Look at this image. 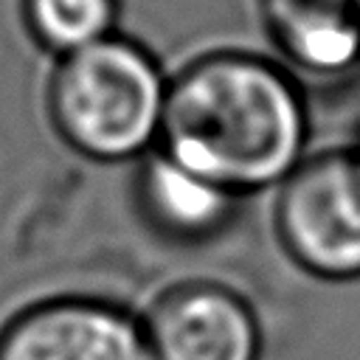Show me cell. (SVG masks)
Returning <instances> with one entry per match:
<instances>
[{"mask_svg": "<svg viewBox=\"0 0 360 360\" xmlns=\"http://www.w3.org/2000/svg\"><path fill=\"white\" fill-rule=\"evenodd\" d=\"M158 149L239 200L276 191L309 155L304 87L276 56L200 51L169 73Z\"/></svg>", "mask_w": 360, "mask_h": 360, "instance_id": "6da1fadb", "label": "cell"}, {"mask_svg": "<svg viewBox=\"0 0 360 360\" xmlns=\"http://www.w3.org/2000/svg\"><path fill=\"white\" fill-rule=\"evenodd\" d=\"M169 73L127 34L53 59L45 115L53 135L79 158L101 166L138 163L160 143Z\"/></svg>", "mask_w": 360, "mask_h": 360, "instance_id": "7a4b0ae2", "label": "cell"}, {"mask_svg": "<svg viewBox=\"0 0 360 360\" xmlns=\"http://www.w3.org/2000/svg\"><path fill=\"white\" fill-rule=\"evenodd\" d=\"M273 236L307 276L329 284L360 281V152H309L273 194Z\"/></svg>", "mask_w": 360, "mask_h": 360, "instance_id": "3957f363", "label": "cell"}, {"mask_svg": "<svg viewBox=\"0 0 360 360\" xmlns=\"http://www.w3.org/2000/svg\"><path fill=\"white\" fill-rule=\"evenodd\" d=\"M0 360H149L141 312L90 292H56L0 323Z\"/></svg>", "mask_w": 360, "mask_h": 360, "instance_id": "277c9868", "label": "cell"}, {"mask_svg": "<svg viewBox=\"0 0 360 360\" xmlns=\"http://www.w3.org/2000/svg\"><path fill=\"white\" fill-rule=\"evenodd\" d=\"M149 360H262L256 307L217 278L166 284L141 309Z\"/></svg>", "mask_w": 360, "mask_h": 360, "instance_id": "5b68a950", "label": "cell"}, {"mask_svg": "<svg viewBox=\"0 0 360 360\" xmlns=\"http://www.w3.org/2000/svg\"><path fill=\"white\" fill-rule=\"evenodd\" d=\"M276 59L298 79L360 68V0H259Z\"/></svg>", "mask_w": 360, "mask_h": 360, "instance_id": "8992f818", "label": "cell"}, {"mask_svg": "<svg viewBox=\"0 0 360 360\" xmlns=\"http://www.w3.org/2000/svg\"><path fill=\"white\" fill-rule=\"evenodd\" d=\"M239 197L155 149L138 160L135 205L141 219L163 239L200 245L219 236L239 211Z\"/></svg>", "mask_w": 360, "mask_h": 360, "instance_id": "52a82bcc", "label": "cell"}, {"mask_svg": "<svg viewBox=\"0 0 360 360\" xmlns=\"http://www.w3.org/2000/svg\"><path fill=\"white\" fill-rule=\"evenodd\" d=\"M28 39L59 59L118 34L121 0H20Z\"/></svg>", "mask_w": 360, "mask_h": 360, "instance_id": "ba28073f", "label": "cell"}, {"mask_svg": "<svg viewBox=\"0 0 360 360\" xmlns=\"http://www.w3.org/2000/svg\"><path fill=\"white\" fill-rule=\"evenodd\" d=\"M354 146H357V152H360V135H357V141H354Z\"/></svg>", "mask_w": 360, "mask_h": 360, "instance_id": "9c48e42d", "label": "cell"}]
</instances>
